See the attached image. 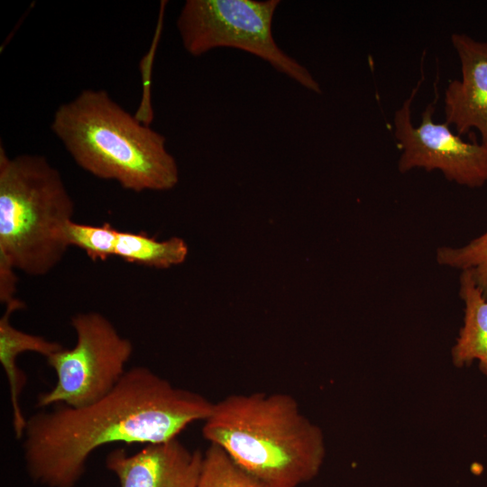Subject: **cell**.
Wrapping results in <instances>:
<instances>
[{"label":"cell","instance_id":"cell-1","mask_svg":"<svg viewBox=\"0 0 487 487\" xmlns=\"http://www.w3.org/2000/svg\"><path fill=\"white\" fill-rule=\"evenodd\" d=\"M213 406L203 395L176 387L147 367H133L92 404L60 405L27 418L23 436L26 471L44 487H75L98 448L178 438L190 424L205 421Z\"/></svg>","mask_w":487,"mask_h":487},{"label":"cell","instance_id":"cell-2","mask_svg":"<svg viewBox=\"0 0 487 487\" xmlns=\"http://www.w3.org/2000/svg\"><path fill=\"white\" fill-rule=\"evenodd\" d=\"M202 434L264 487L311 481L326 455L322 430L285 393L227 396L214 403Z\"/></svg>","mask_w":487,"mask_h":487},{"label":"cell","instance_id":"cell-3","mask_svg":"<svg viewBox=\"0 0 487 487\" xmlns=\"http://www.w3.org/2000/svg\"><path fill=\"white\" fill-rule=\"evenodd\" d=\"M51 129L74 161L98 179L138 193L169 190L179 182V168L165 137L105 90H82L61 104Z\"/></svg>","mask_w":487,"mask_h":487},{"label":"cell","instance_id":"cell-4","mask_svg":"<svg viewBox=\"0 0 487 487\" xmlns=\"http://www.w3.org/2000/svg\"><path fill=\"white\" fill-rule=\"evenodd\" d=\"M74 202L41 155L9 157L0 146V258L30 276L54 269L69 247Z\"/></svg>","mask_w":487,"mask_h":487},{"label":"cell","instance_id":"cell-5","mask_svg":"<svg viewBox=\"0 0 487 487\" xmlns=\"http://www.w3.org/2000/svg\"><path fill=\"white\" fill-rule=\"evenodd\" d=\"M279 4L278 0H187L177 19L182 45L192 56L219 47L244 51L308 90L321 94L308 69L275 42L272 20Z\"/></svg>","mask_w":487,"mask_h":487},{"label":"cell","instance_id":"cell-6","mask_svg":"<svg viewBox=\"0 0 487 487\" xmlns=\"http://www.w3.org/2000/svg\"><path fill=\"white\" fill-rule=\"evenodd\" d=\"M76 344L46 358L57 381L37 398V407L87 406L106 396L125 373L133 346L104 315L90 311L71 317Z\"/></svg>","mask_w":487,"mask_h":487},{"label":"cell","instance_id":"cell-7","mask_svg":"<svg viewBox=\"0 0 487 487\" xmlns=\"http://www.w3.org/2000/svg\"><path fill=\"white\" fill-rule=\"evenodd\" d=\"M423 78L394 114V136L402 151L399 170L405 173L414 168H423L427 171L439 170L446 179L458 185L483 186L487 182V146L467 142L454 133L446 123L434 122L437 96L423 111L420 124L413 125L411 105Z\"/></svg>","mask_w":487,"mask_h":487},{"label":"cell","instance_id":"cell-8","mask_svg":"<svg viewBox=\"0 0 487 487\" xmlns=\"http://www.w3.org/2000/svg\"><path fill=\"white\" fill-rule=\"evenodd\" d=\"M204 454L178 438L143 446L130 455L124 448L108 453L105 464L120 487H197Z\"/></svg>","mask_w":487,"mask_h":487},{"label":"cell","instance_id":"cell-9","mask_svg":"<svg viewBox=\"0 0 487 487\" xmlns=\"http://www.w3.org/2000/svg\"><path fill=\"white\" fill-rule=\"evenodd\" d=\"M452 44L461 64L462 79L449 83L445 92L446 124H454L458 135L471 128L487 146V41L464 33H453Z\"/></svg>","mask_w":487,"mask_h":487},{"label":"cell","instance_id":"cell-10","mask_svg":"<svg viewBox=\"0 0 487 487\" xmlns=\"http://www.w3.org/2000/svg\"><path fill=\"white\" fill-rule=\"evenodd\" d=\"M5 306L0 318V363L8 381L14 434L16 438L22 439L27 418L21 409L20 396L26 383V376L18 368L16 359L25 352H34L47 358L64 346L41 335L23 332L11 324L12 314L24 308L23 301L14 299Z\"/></svg>","mask_w":487,"mask_h":487},{"label":"cell","instance_id":"cell-11","mask_svg":"<svg viewBox=\"0 0 487 487\" xmlns=\"http://www.w3.org/2000/svg\"><path fill=\"white\" fill-rule=\"evenodd\" d=\"M459 293L464 302V317L452 348L453 363L461 368L478 360L480 370L487 375V299L470 270L462 271Z\"/></svg>","mask_w":487,"mask_h":487},{"label":"cell","instance_id":"cell-12","mask_svg":"<svg viewBox=\"0 0 487 487\" xmlns=\"http://www.w3.org/2000/svg\"><path fill=\"white\" fill-rule=\"evenodd\" d=\"M188 253L187 244L179 237L158 241L142 233L116 232L115 256L130 263L168 269L182 263Z\"/></svg>","mask_w":487,"mask_h":487},{"label":"cell","instance_id":"cell-13","mask_svg":"<svg viewBox=\"0 0 487 487\" xmlns=\"http://www.w3.org/2000/svg\"><path fill=\"white\" fill-rule=\"evenodd\" d=\"M197 487H264L241 469L219 446L210 444L204 454Z\"/></svg>","mask_w":487,"mask_h":487},{"label":"cell","instance_id":"cell-14","mask_svg":"<svg viewBox=\"0 0 487 487\" xmlns=\"http://www.w3.org/2000/svg\"><path fill=\"white\" fill-rule=\"evenodd\" d=\"M437 262L462 271L470 270L476 286L487 299V231L462 247H441Z\"/></svg>","mask_w":487,"mask_h":487},{"label":"cell","instance_id":"cell-15","mask_svg":"<svg viewBox=\"0 0 487 487\" xmlns=\"http://www.w3.org/2000/svg\"><path fill=\"white\" fill-rule=\"evenodd\" d=\"M66 231L69 246L83 250L91 260L106 261L115 256L117 229L109 223L91 225L72 220L67 225Z\"/></svg>","mask_w":487,"mask_h":487},{"label":"cell","instance_id":"cell-16","mask_svg":"<svg viewBox=\"0 0 487 487\" xmlns=\"http://www.w3.org/2000/svg\"><path fill=\"white\" fill-rule=\"evenodd\" d=\"M164 6L165 2L161 4V16L151 47L139 63L142 91L140 105L133 115L139 122L148 126H150L153 120V109L151 102V78L155 53L162 29Z\"/></svg>","mask_w":487,"mask_h":487},{"label":"cell","instance_id":"cell-17","mask_svg":"<svg viewBox=\"0 0 487 487\" xmlns=\"http://www.w3.org/2000/svg\"><path fill=\"white\" fill-rule=\"evenodd\" d=\"M15 271L8 262L0 258V300L5 305L15 299L18 281Z\"/></svg>","mask_w":487,"mask_h":487}]
</instances>
